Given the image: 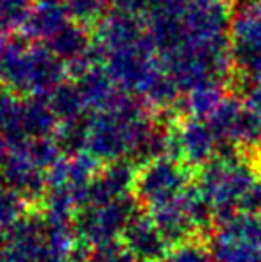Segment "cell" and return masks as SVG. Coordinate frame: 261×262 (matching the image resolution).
I'll use <instances>...</instances> for the list:
<instances>
[{"mask_svg": "<svg viewBox=\"0 0 261 262\" xmlns=\"http://www.w3.org/2000/svg\"><path fill=\"white\" fill-rule=\"evenodd\" d=\"M258 162L247 156L211 159L204 166L197 189L209 205L215 221L240 210H261Z\"/></svg>", "mask_w": 261, "mask_h": 262, "instance_id": "cell-1", "label": "cell"}, {"mask_svg": "<svg viewBox=\"0 0 261 262\" xmlns=\"http://www.w3.org/2000/svg\"><path fill=\"white\" fill-rule=\"evenodd\" d=\"M206 243L211 262H261V210H240L215 221Z\"/></svg>", "mask_w": 261, "mask_h": 262, "instance_id": "cell-2", "label": "cell"}, {"mask_svg": "<svg viewBox=\"0 0 261 262\" xmlns=\"http://www.w3.org/2000/svg\"><path fill=\"white\" fill-rule=\"evenodd\" d=\"M190 186V175L181 164L170 159H156L134 175L132 194L139 207L152 212L177 200Z\"/></svg>", "mask_w": 261, "mask_h": 262, "instance_id": "cell-3", "label": "cell"}, {"mask_svg": "<svg viewBox=\"0 0 261 262\" xmlns=\"http://www.w3.org/2000/svg\"><path fill=\"white\" fill-rule=\"evenodd\" d=\"M138 209L139 205L134 196H126L108 204L84 205L73 220L77 237L90 250L104 243L116 241L122 237L127 221Z\"/></svg>", "mask_w": 261, "mask_h": 262, "instance_id": "cell-4", "label": "cell"}, {"mask_svg": "<svg viewBox=\"0 0 261 262\" xmlns=\"http://www.w3.org/2000/svg\"><path fill=\"white\" fill-rule=\"evenodd\" d=\"M120 241L136 262H157L170 250V245L157 228L152 214L139 207L127 221Z\"/></svg>", "mask_w": 261, "mask_h": 262, "instance_id": "cell-5", "label": "cell"}, {"mask_svg": "<svg viewBox=\"0 0 261 262\" xmlns=\"http://www.w3.org/2000/svg\"><path fill=\"white\" fill-rule=\"evenodd\" d=\"M27 200L14 191L0 186V232L9 230L25 216Z\"/></svg>", "mask_w": 261, "mask_h": 262, "instance_id": "cell-6", "label": "cell"}, {"mask_svg": "<svg viewBox=\"0 0 261 262\" xmlns=\"http://www.w3.org/2000/svg\"><path fill=\"white\" fill-rule=\"evenodd\" d=\"M157 262H211L206 239H192L168 250V253Z\"/></svg>", "mask_w": 261, "mask_h": 262, "instance_id": "cell-7", "label": "cell"}, {"mask_svg": "<svg viewBox=\"0 0 261 262\" xmlns=\"http://www.w3.org/2000/svg\"><path fill=\"white\" fill-rule=\"evenodd\" d=\"M90 262H136L131 252L120 239L104 245L93 246L90 250Z\"/></svg>", "mask_w": 261, "mask_h": 262, "instance_id": "cell-8", "label": "cell"}, {"mask_svg": "<svg viewBox=\"0 0 261 262\" xmlns=\"http://www.w3.org/2000/svg\"><path fill=\"white\" fill-rule=\"evenodd\" d=\"M245 107L251 113H254L256 116L261 120V82L251 86V90L247 91V100H245Z\"/></svg>", "mask_w": 261, "mask_h": 262, "instance_id": "cell-9", "label": "cell"}, {"mask_svg": "<svg viewBox=\"0 0 261 262\" xmlns=\"http://www.w3.org/2000/svg\"><path fill=\"white\" fill-rule=\"evenodd\" d=\"M258 2H259V6H261V0H258Z\"/></svg>", "mask_w": 261, "mask_h": 262, "instance_id": "cell-10", "label": "cell"}]
</instances>
